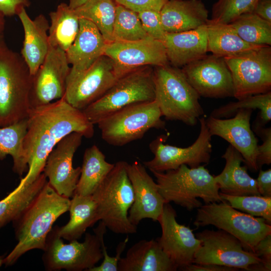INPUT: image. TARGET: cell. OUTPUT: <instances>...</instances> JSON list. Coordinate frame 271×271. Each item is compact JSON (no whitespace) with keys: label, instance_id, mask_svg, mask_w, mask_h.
I'll return each instance as SVG.
<instances>
[{"label":"cell","instance_id":"obj_44","mask_svg":"<svg viewBox=\"0 0 271 271\" xmlns=\"http://www.w3.org/2000/svg\"><path fill=\"white\" fill-rule=\"evenodd\" d=\"M255 253L263 261L266 271L271 270V234L261 239L255 245Z\"/></svg>","mask_w":271,"mask_h":271},{"label":"cell","instance_id":"obj_7","mask_svg":"<svg viewBox=\"0 0 271 271\" xmlns=\"http://www.w3.org/2000/svg\"><path fill=\"white\" fill-rule=\"evenodd\" d=\"M106 227L100 221L94 229V234H85L83 242L77 240L64 243L55 227L48 234L42 260L46 270H87L95 266L102 258L101 240Z\"/></svg>","mask_w":271,"mask_h":271},{"label":"cell","instance_id":"obj_12","mask_svg":"<svg viewBox=\"0 0 271 271\" xmlns=\"http://www.w3.org/2000/svg\"><path fill=\"white\" fill-rule=\"evenodd\" d=\"M237 100L271 90V47L263 46L224 57Z\"/></svg>","mask_w":271,"mask_h":271},{"label":"cell","instance_id":"obj_34","mask_svg":"<svg viewBox=\"0 0 271 271\" xmlns=\"http://www.w3.org/2000/svg\"><path fill=\"white\" fill-rule=\"evenodd\" d=\"M116 6L114 0H89L74 11L79 18L88 20L94 24L109 43L114 41Z\"/></svg>","mask_w":271,"mask_h":271},{"label":"cell","instance_id":"obj_9","mask_svg":"<svg viewBox=\"0 0 271 271\" xmlns=\"http://www.w3.org/2000/svg\"><path fill=\"white\" fill-rule=\"evenodd\" d=\"M194 225L197 227L214 226L236 237L245 249L253 252L256 244L271 234L270 224L264 219L239 211L225 201L197 208Z\"/></svg>","mask_w":271,"mask_h":271},{"label":"cell","instance_id":"obj_27","mask_svg":"<svg viewBox=\"0 0 271 271\" xmlns=\"http://www.w3.org/2000/svg\"><path fill=\"white\" fill-rule=\"evenodd\" d=\"M225 165L221 173L214 176L221 192L234 196L260 195L256 180L247 173V167L241 166L244 160L241 154L229 145L221 157Z\"/></svg>","mask_w":271,"mask_h":271},{"label":"cell","instance_id":"obj_20","mask_svg":"<svg viewBox=\"0 0 271 271\" xmlns=\"http://www.w3.org/2000/svg\"><path fill=\"white\" fill-rule=\"evenodd\" d=\"M177 213L170 203H166L159 217L162 235L157 241L171 260L181 270L193 263L200 240L189 227L179 224Z\"/></svg>","mask_w":271,"mask_h":271},{"label":"cell","instance_id":"obj_29","mask_svg":"<svg viewBox=\"0 0 271 271\" xmlns=\"http://www.w3.org/2000/svg\"><path fill=\"white\" fill-rule=\"evenodd\" d=\"M115 164L107 162L96 145L87 148L84 153L81 173L75 194L91 195L111 171Z\"/></svg>","mask_w":271,"mask_h":271},{"label":"cell","instance_id":"obj_50","mask_svg":"<svg viewBox=\"0 0 271 271\" xmlns=\"http://www.w3.org/2000/svg\"><path fill=\"white\" fill-rule=\"evenodd\" d=\"M5 16L0 12V41L3 39V33L5 29Z\"/></svg>","mask_w":271,"mask_h":271},{"label":"cell","instance_id":"obj_36","mask_svg":"<svg viewBox=\"0 0 271 271\" xmlns=\"http://www.w3.org/2000/svg\"><path fill=\"white\" fill-rule=\"evenodd\" d=\"M240 109H258L260 118L257 121L264 125L271 120V91L248 96L236 102H230L214 109L210 116L218 118H229L234 116Z\"/></svg>","mask_w":271,"mask_h":271},{"label":"cell","instance_id":"obj_13","mask_svg":"<svg viewBox=\"0 0 271 271\" xmlns=\"http://www.w3.org/2000/svg\"><path fill=\"white\" fill-rule=\"evenodd\" d=\"M200 130L196 141L190 146L180 148L165 144V136H159L150 144L154 158L144 163L150 171L165 172L185 164L195 168L209 162L212 152L211 135L204 117L199 118Z\"/></svg>","mask_w":271,"mask_h":271},{"label":"cell","instance_id":"obj_6","mask_svg":"<svg viewBox=\"0 0 271 271\" xmlns=\"http://www.w3.org/2000/svg\"><path fill=\"white\" fill-rule=\"evenodd\" d=\"M125 161H119L91 195L95 201L98 218L116 234L137 232V226L128 219V211L134 200L132 187Z\"/></svg>","mask_w":271,"mask_h":271},{"label":"cell","instance_id":"obj_18","mask_svg":"<svg viewBox=\"0 0 271 271\" xmlns=\"http://www.w3.org/2000/svg\"><path fill=\"white\" fill-rule=\"evenodd\" d=\"M83 137L73 132L63 138L49 154L43 171L51 187L69 198L74 194L81 173L80 167H73V159Z\"/></svg>","mask_w":271,"mask_h":271},{"label":"cell","instance_id":"obj_10","mask_svg":"<svg viewBox=\"0 0 271 271\" xmlns=\"http://www.w3.org/2000/svg\"><path fill=\"white\" fill-rule=\"evenodd\" d=\"M155 100L126 106L105 117L97 124L102 139L122 146L143 137L151 128H163L165 122Z\"/></svg>","mask_w":271,"mask_h":271},{"label":"cell","instance_id":"obj_38","mask_svg":"<svg viewBox=\"0 0 271 271\" xmlns=\"http://www.w3.org/2000/svg\"><path fill=\"white\" fill-rule=\"evenodd\" d=\"M219 193L223 200L232 207L250 215L263 218L271 223V197L257 195L234 196Z\"/></svg>","mask_w":271,"mask_h":271},{"label":"cell","instance_id":"obj_45","mask_svg":"<svg viewBox=\"0 0 271 271\" xmlns=\"http://www.w3.org/2000/svg\"><path fill=\"white\" fill-rule=\"evenodd\" d=\"M30 5V0H0V12L5 17L18 15L23 8Z\"/></svg>","mask_w":271,"mask_h":271},{"label":"cell","instance_id":"obj_48","mask_svg":"<svg viewBox=\"0 0 271 271\" xmlns=\"http://www.w3.org/2000/svg\"><path fill=\"white\" fill-rule=\"evenodd\" d=\"M252 13L271 23V0H258Z\"/></svg>","mask_w":271,"mask_h":271},{"label":"cell","instance_id":"obj_1","mask_svg":"<svg viewBox=\"0 0 271 271\" xmlns=\"http://www.w3.org/2000/svg\"><path fill=\"white\" fill-rule=\"evenodd\" d=\"M27 123L23 150L28 170L21 180V185L31 184L39 176L49 154L65 137L77 132L90 138L94 132V124L83 112L70 105L63 97L31 108Z\"/></svg>","mask_w":271,"mask_h":271},{"label":"cell","instance_id":"obj_39","mask_svg":"<svg viewBox=\"0 0 271 271\" xmlns=\"http://www.w3.org/2000/svg\"><path fill=\"white\" fill-rule=\"evenodd\" d=\"M258 0H218L212 8V21L229 24L240 15L252 13Z\"/></svg>","mask_w":271,"mask_h":271},{"label":"cell","instance_id":"obj_32","mask_svg":"<svg viewBox=\"0 0 271 271\" xmlns=\"http://www.w3.org/2000/svg\"><path fill=\"white\" fill-rule=\"evenodd\" d=\"M48 31L50 46L66 51L76 38L79 30V18L74 10L62 3L49 14Z\"/></svg>","mask_w":271,"mask_h":271},{"label":"cell","instance_id":"obj_42","mask_svg":"<svg viewBox=\"0 0 271 271\" xmlns=\"http://www.w3.org/2000/svg\"><path fill=\"white\" fill-rule=\"evenodd\" d=\"M128 240L127 236L124 240L120 241L116 246V255L114 256H110L107 252L103 238L101 240L103 261L99 266H94L88 271H117L118 261L121 257L122 253L126 248Z\"/></svg>","mask_w":271,"mask_h":271},{"label":"cell","instance_id":"obj_33","mask_svg":"<svg viewBox=\"0 0 271 271\" xmlns=\"http://www.w3.org/2000/svg\"><path fill=\"white\" fill-rule=\"evenodd\" d=\"M27 118L13 124L0 127V160L8 155L13 160V169L19 176L28 170L23 142L27 129Z\"/></svg>","mask_w":271,"mask_h":271},{"label":"cell","instance_id":"obj_14","mask_svg":"<svg viewBox=\"0 0 271 271\" xmlns=\"http://www.w3.org/2000/svg\"><path fill=\"white\" fill-rule=\"evenodd\" d=\"M118 78L112 60L103 55L66 83L63 97L73 107L83 110L102 96Z\"/></svg>","mask_w":271,"mask_h":271},{"label":"cell","instance_id":"obj_51","mask_svg":"<svg viewBox=\"0 0 271 271\" xmlns=\"http://www.w3.org/2000/svg\"><path fill=\"white\" fill-rule=\"evenodd\" d=\"M5 256L4 255L0 256V267L4 264V259Z\"/></svg>","mask_w":271,"mask_h":271},{"label":"cell","instance_id":"obj_3","mask_svg":"<svg viewBox=\"0 0 271 271\" xmlns=\"http://www.w3.org/2000/svg\"><path fill=\"white\" fill-rule=\"evenodd\" d=\"M151 172L166 203L173 202L190 211L202 205L198 198L206 204L224 201L214 176L204 165L190 168L183 164L176 169Z\"/></svg>","mask_w":271,"mask_h":271},{"label":"cell","instance_id":"obj_5","mask_svg":"<svg viewBox=\"0 0 271 271\" xmlns=\"http://www.w3.org/2000/svg\"><path fill=\"white\" fill-rule=\"evenodd\" d=\"M155 100L167 120L193 126L204 114L200 96L182 69L170 65L154 67Z\"/></svg>","mask_w":271,"mask_h":271},{"label":"cell","instance_id":"obj_25","mask_svg":"<svg viewBox=\"0 0 271 271\" xmlns=\"http://www.w3.org/2000/svg\"><path fill=\"white\" fill-rule=\"evenodd\" d=\"M160 12L166 33L195 30L209 20L208 11L201 0H168Z\"/></svg>","mask_w":271,"mask_h":271},{"label":"cell","instance_id":"obj_35","mask_svg":"<svg viewBox=\"0 0 271 271\" xmlns=\"http://www.w3.org/2000/svg\"><path fill=\"white\" fill-rule=\"evenodd\" d=\"M229 24L246 43L255 46H271V23L255 14H243Z\"/></svg>","mask_w":271,"mask_h":271},{"label":"cell","instance_id":"obj_4","mask_svg":"<svg viewBox=\"0 0 271 271\" xmlns=\"http://www.w3.org/2000/svg\"><path fill=\"white\" fill-rule=\"evenodd\" d=\"M33 76L21 54L0 41V127L27 118Z\"/></svg>","mask_w":271,"mask_h":271},{"label":"cell","instance_id":"obj_24","mask_svg":"<svg viewBox=\"0 0 271 271\" xmlns=\"http://www.w3.org/2000/svg\"><path fill=\"white\" fill-rule=\"evenodd\" d=\"M163 42L169 62L182 68L206 55L207 24L191 31L166 33Z\"/></svg>","mask_w":271,"mask_h":271},{"label":"cell","instance_id":"obj_30","mask_svg":"<svg viewBox=\"0 0 271 271\" xmlns=\"http://www.w3.org/2000/svg\"><path fill=\"white\" fill-rule=\"evenodd\" d=\"M207 49L212 54L230 57L263 46L249 44L243 41L229 24L209 19L207 23Z\"/></svg>","mask_w":271,"mask_h":271},{"label":"cell","instance_id":"obj_15","mask_svg":"<svg viewBox=\"0 0 271 271\" xmlns=\"http://www.w3.org/2000/svg\"><path fill=\"white\" fill-rule=\"evenodd\" d=\"M181 69L200 96L233 97L232 77L224 57L206 54Z\"/></svg>","mask_w":271,"mask_h":271},{"label":"cell","instance_id":"obj_2","mask_svg":"<svg viewBox=\"0 0 271 271\" xmlns=\"http://www.w3.org/2000/svg\"><path fill=\"white\" fill-rule=\"evenodd\" d=\"M70 200L59 195L48 181L41 192L13 222L18 243L4 259L6 266L14 264L25 253L44 250L46 239L55 221L69 210Z\"/></svg>","mask_w":271,"mask_h":271},{"label":"cell","instance_id":"obj_17","mask_svg":"<svg viewBox=\"0 0 271 271\" xmlns=\"http://www.w3.org/2000/svg\"><path fill=\"white\" fill-rule=\"evenodd\" d=\"M104 55L112 60L118 78L141 67L169 64L163 42L152 38L107 43Z\"/></svg>","mask_w":271,"mask_h":271},{"label":"cell","instance_id":"obj_31","mask_svg":"<svg viewBox=\"0 0 271 271\" xmlns=\"http://www.w3.org/2000/svg\"><path fill=\"white\" fill-rule=\"evenodd\" d=\"M47 178L43 173L32 183L18 185L12 192L0 200V228L17 219L38 196Z\"/></svg>","mask_w":271,"mask_h":271},{"label":"cell","instance_id":"obj_47","mask_svg":"<svg viewBox=\"0 0 271 271\" xmlns=\"http://www.w3.org/2000/svg\"><path fill=\"white\" fill-rule=\"evenodd\" d=\"M182 270L184 271H237L239 270L238 269L223 266L211 263H192L184 267H183Z\"/></svg>","mask_w":271,"mask_h":271},{"label":"cell","instance_id":"obj_49","mask_svg":"<svg viewBox=\"0 0 271 271\" xmlns=\"http://www.w3.org/2000/svg\"><path fill=\"white\" fill-rule=\"evenodd\" d=\"M89 0H69L68 6L72 10H75L84 5Z\"/></svg>","mask_w":271,"mask_h":271},{"label":"cell","instance_id":"obj_21","mask_svg":"<svg viewBox=\"0 0 271 271\" xmlns=\"http://www.w3.org/2000/svg\"><path fill=\"white\" fill-rule=\"evenodd\" d=\"M126 171L134 194L133 202L128 211L129 220L136 226L143 219L158 221L166 202L157 183L145 167L137 161L127 163Z\"/></svg>","mask_w":271,"mask_h":271},{"label":"cell","instance_id":"obj_8","mask_svg":"<svg viewBox=\"0 0 271 271\" xmlns=\"http://www.w3.org/2000/svg\"><path fill=\"white\" fill-rule=\"evenodd\" d=\"M154 68L148 66L121 76L106 93L82 110L96 124L105 117L130 104L155 100Z\"/></svg>","mask_w":271,"mask_h":271},{"label":"cell","instance_id":"obj_23","mask_svg":"<svg viewBox=\"0 0 271 271\" xmlns=\"http://www.w3.org/2000/svg\"><path fill=\"white\" fill-rule=\"evenodd\" d=\"M18 16L24 31L21 55L33 76L43 63L50 48L48 34L50 25L43 14L31 19L26 8H23Z\"/></svg>","mask_w":271,"mask_h":271},{"label":"cell","instance_id":"obj_19","mask_svg":"<svg viewBox=\"0 0 271 271\" xmlns=\"http://www.w3.org/2000/svg\"><path fill=\"white\" fill-rule=\"evenodd\" d=\"M253 109H240L232 118L222 119L210 116L205 119L210 134L228 142L242 155L247 168L253 171L259 169L256 163L258 140L250 127Z\"/></svg>","mask_w":271,"mask_h":271},{"label":"cell","instance_id":"obj_46","mask_svg":"<svg viewBox=\"0 0 271 271\" xmlns=\"http://www.w3.org/2000/svg\"><path fill=\"white\" fill-rule=\"evenodd\" d=\"M255 180L259 194L264 197H271V169L265 171L260 169Z\"/></svg>","mask_w":271,"mask_h":271},{"label":"cell","instance_id":"obj_16","mask_svg":"<svg viewBox=\"0 0 271 271\" xmlns=\"http://www.w3.org/2000/svg\"><path fill=\"white\" fill-rule=\"evenodd\" d=\"M69 65L65 51L50 46L43 63L33 76L31 108L49 104L64 96L70 70Z\"/></svg>","mask_w":271,"mask_h":271},{"label":"cell","instance_id":"obj_41","mask_svg":"<svg viewBox=\"0 0 271 271\" xmlns=\"http://www.w3.org/2000/svg\"><path fill=\"white\" fill-rule=\"evenodd\" d=\"M257 120L253 127L254 131L260 136L262 144L257 146L256 163L258 169L263 165L271 163V128L264 127Z\"/></svg>","mask_w":271,"mask_h":271},{"label":"cell","instance_id":"obj_22","mask_svg":"<svg viewBox=\"0 0 271 271\" xmlns=\"http://www.w3.org/2000/svg\"><path fill=\"white\" fill-rule=\"evenodd\" d=\"M107 42L90 21L79 18V30L74 41L66 51L70 70L66 83L89 68L104 55Z\"/></svg>","mask_w":271,"mask_h":271},{"label":"cell","instance_id":"obj_26","mask_svg":"<svg viewBox=\"0 0 271 271\" xmlns=\"http://www.w3.org/2000/svg\"><path fill=\"white\" fill-rule=\"evenodd\" d=\"M177 266L157 240H141L127 250L118 263V271H175Z\"/></svg>","mask_w":271,"mask_h":271},{"label":"cell","instance_id":"obj_11","mask_svg":"<svg viewBox=\"0 0 271 271\" xmlns=\"http://www.w3.org/2000/svg\"><path fill=\"white\" fill-rule=\"evenodd\" d=\"M195 236L201 244L194 255L193 263L215 264L239 270L263 271L262 260L255 253L245 249L238 239L226 231L205 230Z\"/></svg>","mask_w":271,"mask_h":271},{"label":"cell","instance_id":"obj_40","mask_svg":"<svg viewBox=\"0 0 271 271\" xmlns=\"http://www.w3.org/2000/svg\"><path fill=\"white\" fill-rule=\"evenodd\" d=\"M138 14L147 34L152 38L163 42L166 32L163 28L160 11L146 10Z\"/></svg>","mask_w":271,"mask_h":271},{"label":"cell","instance_id":"obj_37","mask_svg":"<svg viewBox=\"0 0 271 271\" xmlns=\"http://www.w3.org/2000/svg\"><path fill=\"white\" fill-rule=\"evenodd\" d=\"M113 35L114 41H135L151 38L145 31L138 14L118 4Z\"/></svg>","mask_w":271,"mask_h":271},{"label":"cell","instance_id":"obj_43","mask_svg":"<svg viewBox=\"0 0 271 271\" xmlns=\"http://www.w3.org/2000/svg\"><path fill=\"white\" fill-rule=\"evenodd\" d=\"M121 5L137 13L146 10L160 11L168 0H114Z\"/></svg>","mask_w":271,"mask_h":271},{"label":"cell","instance_id":"obj_28","mask_svg":"<svg viewBox=\"0 0 271 271\" xmlns=\"http://www.w3.org/2000/svg\"><path fill=\"white\" fill-rule=\"evenodd\" d=\"M68 211L70 219L68 223L62 227H54L61 238L69 241L80 238L88 227L99 221L97 205L92 195L74 193Z\"/></svg>","mask_w":271,"mask_h":271}]
</instances>
